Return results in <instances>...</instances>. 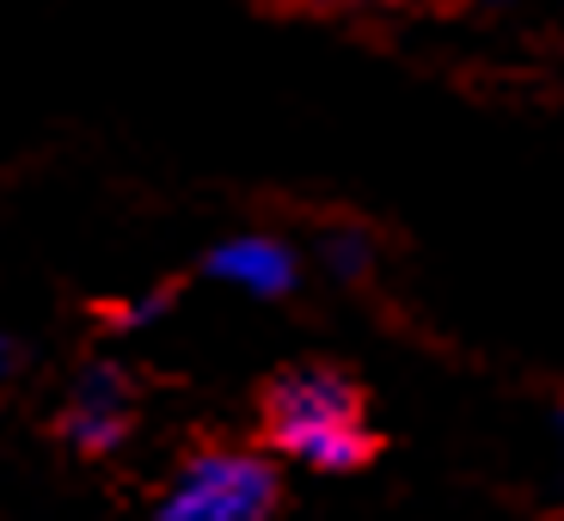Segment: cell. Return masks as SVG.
<instances>
[{
    "instance_id": "6da1fadb",
    "label": "cell",
    "mask_w": 564,
    "mask_h": 521,
    "mask_svg": "<svg viewBox=\"0 0 564 521\" xmlns=\"http://www.w3.org/2000/svg\"><path fill=\"white\" fill-rule=\"evenodd\" d=\"M264 430L276 454L307 460L319 473H356L375 460L381 436L362 411V387L344 368H282L264 393Z\"/></svg>"
},
{
    "instance_id": "7a4b0ae2",
    "label": "cell",
    "mask_w": 564,
    "mask_h": 521,
    "mask_svg": "<svg viewBox=\"0 0 564 521\" xmlns=\"http://www.w3.org/2000/svg\"><path fill=\"white\" fill-rule=\"evenodd\" d=\"M276 515V466L252 448H203L154 503V521H270Z\"/></svg>"
},
{
    "instance_id": "3957f363",
    "label": "cell",
    "mask_w": 564,
    "mask_h": 521,
    "mask_svg": "<svg viewBox=\"0 0 564 521\" xmlns=\"http://www.w3.org/2000/svg\"><path fill=\"white\" fill-rule=\"evenodd\" d=\"M62 436L80 454H111L129 436V387L117 368H86V381L62 411Z\"/></svg>"
},
{
    "instance_id": "277c9868",
    "label": "cell",
    "mask_w": 564,
    "mask_h": 521,
    "mask_svg": "<svg viewBox=\"0 0 564 521\" xmlns=\"http://www.w3.org/2000/svg\"><path fill=\"white\" fill-rule=\"evenodd\" d=\"M209 276L227 282V289H246V295H258V301H276L301 282V270H295V252L282 240H270V234H240V240H221L209 252Z\"/></svg>"
},
{
    "instance_id": "5b68a950",
    "label": "cell",
    "mask_w": 564,
    "mask_h": 521,
    "mask_svg": "<svg viewBox=\"0 0 564 521\" xmlns=\"http://www.w3.org/2000/svg\"><path fill=\"white\" fill-rule=\"evenodd\" d=\"M325 258H332L338 276H356V270H368V240L356 234V227H338V234L325 240Z\"/></svg>"
},
{
    "instance_id": "8992f818",
    "label": "cell",
    "mask_w": 564,
    "mask_h": 521,
    "mask_svg": "<svg viewBox=\"0 0 564 521\" xmlns=\"http://www.w3.org/2000/svg\"><path fill=\"white\" fill-rule=\"evenodd\" d=\"M166 307H172V295H141V301H129V307H117V313H111V325H123V332H135V325L160 319Z\"/></svg>"
},
{
    "instance_id": "52a82bcc",
    "label": "cell",
    "mask_w": 564,
    "mask_h": 521,
    "mask_svg": "<svg viewBox=\"0 0 564 521\" xmlns=\"http://www.w3.org/2000/svg\"><path fill=\"white\" fill-rule=\"evenodd\" d=\"M338 7H381V0H338Z\"/></svg>"
}]
</instances>
